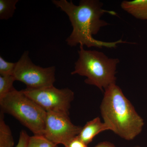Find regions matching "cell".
I'll list each match as a JSON object with an SVG mask.
<instances>
[{
    "label": "cell",
    "instance_id": "6da1fadb",
    "mask_svg": "<svg viewBox=\"0 0 147 147\" xmlns=\"http://www.w3.org/2000/svg\"><path fill=\"white\" fill-rule=\"evenodd\" d=\"M57 7L65 13L72 27V32L67 38L66 42L71 47L78 44L86 45L88 47L113 48L119 43H129L121 39L114 42H105L94 38L102 27L110 25L101 19L102 15L108 13L117 15L113 11L102 8L103 3L98 0H81L79 5L74 4L72 1L53 0Z\"/></svg>",
    "mask_w": 147,
    "mask_h": 147
},
{
    "label": "cell",
    "instance_id": "7a4b0ae2",
    "mask_svg": "<svg viewBox=\"0 0 147 147\" xmlns=\"http://www.w3.org/2000/svg\"><path fill=\"white\" fill-rule=\"evenodd\" d=\"M100 108L103 122L122 139L133 140L143 130L144 119L116 84L104 90Z\"/></svg>",
    "mask_w": 147,
    "mask_h": 147
},
{
    "label": "cell",
    "instance_id": "3957f363",
    "mask_svg": "<svg viewBox=\"0 0 147 147\" xmlns=\"http://www.w3.org/2000/svg\"><path fill=\"white\" fill-rule=\"evenodd\" d=\"M80 45L79 58L75 63L71 75L86 76V84L97 87L102 91L110 85L116 84L117 65L119 60L109 58L104 53L86 50Z\"/></svg>",
    "mask_w": 147,
    "mask_h": 147
},
{
    "label": "cell",
    "instance_id": "277c9868",
    "mask_svg": "<svg viewBox=\"0 0 147 147\" xmlns=\"http://www.w3.org/2000/svg\"><path fill=\"white\" fill-rule=\"evenodd\" d=\"M1 111L9 114L34 135H43L47 112L21 90L15 89L0 98Z\"/></svg>",
    "mask_w": 147,
    "mask_h": 147
},
{
    "label": "cell",
    "instance_id": "5b68a950",
    "mask_svg": "<svg viewBox=\"0 0 147 147\" xmlns=\"http://www.w3.org/2000/svg\"><path fill=\"white\" fill-rule=\"evenodd\" d=\"M56 67H42L36 65L29 57L28 51L22 54L16 66L13 75L16 81L24 83L27 88L38 89L53 86L55 83Z\"/></svg>",
    "mask_w": 147,
    "mask_h": 147
},
{
    "label": "cell",
    "instance_id": "8992f818",
    "mask_svg": "<svg viewBox=\"0 0 147 147\" xmlns=\"http://www.w3.org/2000/svg\"><path fill=\"white\" fill-rule=\"evenodd\" d=\"M21 91L46 112L69 115L74 94L68 88L58 89L53 86L38 89L26 88Z\"/></svg>",
    "mask_w": 147,
    "mask_h": 147
},
{
    "label": "cell",
    "instance_id": "52a82bcc",
    "mask_svg": "<svg viewBox=\"0 0 147 147\" xmlns=\"http://www.w3.org/2000/svg\"><path fill=\"white\" fill-rule=\"evenodd\" d=\"M69 115L64 113L47 112L43 136L55 144L64 146L78 136L82 127L74 124Z\"/></svg>",
    "mask_w": 147,
    "mask_h": 147
},
{
    "label": "cell",
    "instance_id": "ba28073f",
    "mask_svg": "<svg viewBox=\"0 0 147 147\" xmlns=\"http://www.w3.org/2000/svg\"><path fill=\"white\" fill-rule=\"evenodd\" d=\"M108 130H110L109 127L97 117L88 122L82 127L78 136L88 145L91 143L96 136L102 131Z\"/></svg>",
    "mask_w": 147,
    "mask_h": 147
},
{
    "label": "cell",
    "instance_id": "9c48e42d",
    "mask_svg": "<svg viewBox=\"0 0 147 147\" xmlns=\"http://www.w3.org/2000/svg\"><path fill=\"white\" fill-rule=\"evenodd\" d=\"M124 10L137 19L147 21V0L124 1L121 4Z\"/></svg>",
    "mask_w": 147,
    "mask_h": 147
},
{
    "label": "cell",
    "instance_id": "30bf717a",
    "mask_svg": "<svg viewBox=\"0 0 147 147\" xmlns=\"http://www.w3.org/2000/svg\"><path fill=\"white\" fill-rule=\"evenodd\" d=\"M14 141L11 130L4 120V114L0 113V147H13Z\"/></svg>",
    "mask_w": 147,
    "mask_h": 147
},
{
    "label": "cell",
    "instance_id": "8fae6325",
    "mask_svg": "<svg viewBox=\"0 0 147 147\" xmlns=\"http://www.w3.org/2000/svg\"><path fill=\"white\" fill-rule=\"evenodd\" d=\"M18 0H0V19L8 20L13 16Z\"/></svg>",
    "mask_w": 147,
    "mask_h": 147
},
{
    "label": "cell",
    "instance_id": "7c38bea8",
    "mask_svg": "<svg viewBox=\"0 0 147 147\" xmlns=\"http://www.w3.org/2000/svg\"><path fill=\"white\" fill-rule=\"evenodd\" d=\"M16 81L13 75H0V98L15 89L13 82Z\"/></svg>",
    "mask_w": 147,
    "mask_h": 147
},
{
    "label": "cell",
    "instance_id": "4fadbf2b",
    "mask_svg": "<svg viewBox=\"0 0 147 147\" xmlns=\"http://www.w3.org/2000/svg\"><path fill=\"white\" fill-rule=\"evenodd\" d=\"M28 147H58L43 135H34L30 137Z\"/></svg>",
    "mask_w": 147,
    "mask_h": 147
},
{
    "label": "cell",
    "instance_id": "5bb4252c",
    "mask_svg": "<svg viewBox=\"0 0 147 147\" xmlns=\"http://www.w3.org/2000/svg\"><path fill=\"white\" fill-rule=\"evenodd\" d=\"M16 66V63L9 62L0 57V75H13Z\"/></svg>",
    "mask_w": 147,
    "mask_h": 147
},
{
    "label": "cell",
    "instance_id": "9a60e30c",
    "mask_svg": "<svg viewBox=\"0 0 147 147\" xmlns=\"http://www.w3.org/2000/svg\"><path fill=\"white\" fill-rule=\"evenodd\" d=\"M64 146L65 147H88L86 144L79 138L78 136L74 137L69 141Z\"/></svg>",
    "mask_w": 147,
    "mask_h": 147
},
{
    "label": "cell",
    "instance_id": "2e32d148",
    "mask_svg": "<svg viewBox=\"0 0 147 147\" xmlns=\"http://www.w3.org/2000/svg\"><path fill=\"white\" fill-rule=\"evenodd\" d=\"M30 137L25 130H21L18 143L16 147H28Z\"/></svg>",
    "mask_w": 147,
    "mask_h": 147
},
{
    "label": "cell",
    "instance_id": "e0dca14e",
    "mask_svg": "<svg viewBox=\"0 0 147 147\" xmlns=\"http://www.w3.org/2000/svg\"><path fill=\"white\" fill-rule=\"evenodd\" d=\"M94 147H116L115 145L110 142H104L98 144Z\"/></svg>",
    "mask_w": 147,
    "mask_h": 147
},
{
    "label": "cell",
    "instance_id": "ac0fdd59",
    "mask_svg": "<svg viewBox=\"0 0 147 147\" xmlns=\"http://www.w3.org/2000/svg\"><path fill=\"white\" fill-rule=\"evenodd\" d=\"M131 147H140L138 146H136Z\"/></svg>",
    "mask_w": 147,
    "mask_h": 147
}]
</instances>
